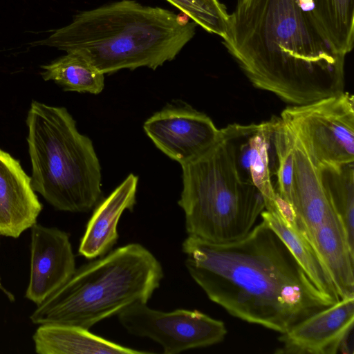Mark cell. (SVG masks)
<instances>
[{
  "mask_svg": "<svg viewBox=\"0 0 354 354\" xmlns=\"http://www.w3.org/2000/svg\"><path fill=\"white\" fill-rule=\"evenodd\" d=\"M138 176L130 174L111 194L98 203L89 219L78 252L92 259L107 254L117 243V227L122 213L136 203Z\"/></svg>",
  "mask_w": 354,
  "mask_h": 354,
  "instance_id": "5bb4252c",
  "label": "cell"
},
{
  "mask_svg": "<svg viewBox=\"0 0 354 354\" xmlns=\"http://www.w3.org/2000/svg\"><path fill=\"white\" fill-rule=\"evenodd\" d=\"M42 205L19 162L0 149V235L18 238L35 223Z\"/></svg>",
  "mask_w": 354,
  "mask_h": 354,
  "instance_id": "4fadbf2b",
  "label": "cell"
},
{
  "mask_svg": "<svg viewBox=\"0 0 354 354\" xmlns=\"http://www.w3.org/2000/svg\"><path fill=\"white\" fill-rule=\"evenodd\" d=\"M313 14L334 50L345 56L354 41V0H308Z\"/></svg>",
  "mask_w": 354,
  "mask_h": 354,
  "instance_id": "d6986e66",
  "label": "cell"
},
{
  "mask_svg": "<svg viewBox=\"0 0 354 354\" xmlns=\"http://www.w3.org/2000/svg\"><path fill=\"white\" fill-rule=\"evenodd\" d=\"M210 33L223 38L229 14L218 0H167Z\"/></svg>",
  "mask_w": 354,
  "mask_h": 354,
  "instance_id": "ffe728a7",
  "label": "cell"
},
{
  "mask_svg": "<svg viewBox=\"0 0 354 354\" xmlns=\"http://www.w3.org/2000/svg\"><path fill=\"white\" fill-rule=\"evenodd\" d=\"M39 354H144L95 335L78 326L41 324L32 337Z\"/></svg>",
  "mask_w": 354,
  "mask_h": 354,
  "instance_id": "2e32d148",
  "label": "cell"
},
{
  "mask_svg": "<svg viewBox=\"0 0 354 354\" xmlns=\"http://www.w3.org/2000/svg\"><path fill=\"white\" fill-rule=\"evenodd\" d=\"M280 118L315 167L354 162V97L348 92L288 106Z\"/></svg>",
  "mask_w": 354,
  "mask_h": 354,
  "instance_id": "52a82bcc",
  "label": "cell"
},
{
  "mask_svg": "<svg viewBox=\"0 0 354 354\" xmlns=\"http://www.w3.org/2000/svg\"><path fill=\"white\" fill-rule=\"evenodd\" d=\"M278 119L272 117L259 124H230L221 129L233 145L240 175L259 189L265 203L278 197L272 183L277 170L274 138Z\"/></svg>",
  "mask_w": 354,
  "mask_h": 354,
  "instance_id": "30bf717a",
  "label": "cell"
},
{
  "mask_svg": "<svg viewBox=\"0 0 354 354\" xmlns=\"http://www.w3.org/2000/svg\"><path fill=\"white\" fill-rule=\"evenodd\" d=\"M354 297L341 299L297 323L279 338L277 353L335 354L347 344L353 327Z\"/></svg>",
  "mask_w": 354,
  "mask_h": 354,
  "instance_id": "8fae6325",
  "label": "cell"
},
{
  "mask_svg": "<svg viewBox=\"0 0 354 354\" xmlns=\"http://www.w3.org/2000/svg\"><path fill=\"white\" fill-rule=\"evenodd\" d=\"M164 277L156 257L129 243L75 269L70 279L30 316L33 324L71 325L89 330L127 308L147 304Z\"/></svg>",
  "mask_w": 354,
  "mask_h": 354,
  "instance_id": "277c9868",
  "label": "cell"
},
{
  "mask_svg": "<svg viewBox=\"0 0 354 354\" xmlns=\"http://www.w3.org/2000/svg\"><path fill=\"white\" fill-rule=\"evenodd\" d=\"M315 169L323 190L354 248V162L322 164Z\"/></svg>",
  "mask_w": 354,
  "mask_h": 354,
  "instance_id": "e0dca14e",
  "label": "cell"
},
{
  "mask_svg": "<svg viewBox=\"0 0 354 354\" xmlns=\"http://www.w3.org/2000/svg\"><path fill=\"white\" fill-rule=\"evenodd\" d=\"M75 269L68 234L35 223L31 227L30 272L26 297L39 305L64 285Z\"/></svg>",
  "mask_w": 354,
  "mask_h": 354,
  "instance_id": "7c38bea8",
  "label": "cell"
},
{
  "mask_svg": "<svg viewBox=\"0 0 354 354\" xmlns=\"http://www.w3.org/2000/svg\"><path fill=\"white\" fill-rule=\"evenodd\" d=\"M182 251L187 272L212 301L234 317L281 334L337 302L315 285L263 220L232 242L188 235Z\"/></svg>",
  "mask_w": 354,
  "mask_h": 354,
  "instance_id": "6da1fadb",
  "label": "cell"
},
{
  "mask_svg": "<svg viewBox=\"0 0 354 354\" xmlns=\"http://www.w3.org/2000/svg\"><path fill=\"white\" fill-rule=\"evenodd\" d=\"M1 236V235H0ZM0 290L6 295V297L8 298V299L11 301H15V297L14 295L10 292H9L8 290H7L2 285L1 283V277H0Z\"/></svg>",
  "mask_w": 354,
  "mask_h": 354,
  "instance_id": "44dd1931",
  "label": "cell"
},
{
  "mask_svg": "<svg viewBox=\"0 0 354 354\" xmlns=\"http://www.w3.org/2000/svg\"><path fill=\"white\" fill-rule=\"evenodd\" d=\"M41 66V75L46 81L53 80L64 91L99 94L104 87V74L82 55L73 52Z\"/></svg>",
  "mask_w": 354,
  "mask_h": 354,
  "instance_id": "ac0fdd59",
  "label": "cell"
},
{
  "mask_svg": "<svg viewBox=\"0 0 354 354\" xmlns=\"http://www.w3.org/2000/svg\"><path fill=\"white\" fill-rule=\"evenodd\" d=\"M261 216L285 243L315 285L324 293L339 301L336 286L327 268L295 223L285 216L278 198L265 204V210Z\"/></svg>",
  "mask_w": 354,
  "mask_h": 354,
  "instance_id": "9a60e30c",
  "label": "cell"
},
{
  "mask_svg": "<svg viewBox=\"0 0 354 354\" xmlns=\"http://www.w3.org/2000/svg\"><path fill=\"white\" fill-rule=\"evenodd\" d=\"M28 151L35 192L58 210L88 212L102 197L101 167L91 140L64 107L32 101Z\"/></svg>",
  "mask_w": 354,
  "mask_h": 354,
  "instance_id": "5b68a950",
  "label": "cell"
},
{
  "mask_svg": "<svg viewBox=\"0 0 354 354\" xmlns=\"http://www.w3.org/2000/svg\"><path fill=\"white\" fill-rule=\"evenodd\" d=\"M183 190L178 201L188 235L224 243L242 239L265 210L259 189L240 175L232 142L221 129L218 140L181 165Z\"/></svg>",
  "mask_w": 354,
  "mask_h": 354,
  "instance_id": "8992f818",
  "label": "cell"
},
{
  "mask_svg": "<svg viewBox=\"0 0 354 354\" xmlns=\"http://www.w3.org/2000/svg\"><path fill=\"white\" fill-rule=\"evenodd\" d=\"M117 315L128 333L152 339L165 354L210 346L223 342L227 334L223 321L198 310L163 312L138 303Z\"/></svg>",
  "mask_w": 354,
  "mask_h": 354,
  "instance_id": "ba28073f",
  "label": "cell"
},
{
  "mask_svg": "<svg viewBox=\"0 0 354 354\" xmlns=\"http://www.w3.org/2000/svg\"><path fill=\"white\" fill-rule=\"evenodd\" d=\"M196 24L160 7L122 0L77 15L39 45L76 52L103 74L174 59L192 39Z\"/></svg>",
  "mask_w": 354,
  "mask_h": 354,
  "instance_id": "3957f363",
  "label": "cell"
},
{
  "mask_svg": "<svg viewBox=\"0 0 354 354\" xmlns=\"http://www.w3.org/2000/svg\"><path fill=\"white\" fill-rule=\"evenodd\" d=\"M223 42L254 86L291 105L344 91L336 53L308 0H238Z\"/></svg>",
  "mask_w": 354,
  "mask_h": 354,
  "instance_id": "7a4b0ae2",
  "label": "cell"
},
{
  "mask_svg": "<svg viewBox=\"0 0 354 354\" xmlns=\"http://www.w3.org/2000/svg\"><path fill=\"white\" fill-rule=\"evenodd\" d=\"M143 129L158 149L180 165L203 155L221 136L209 116L181 101L156 112Z\"/></svg>",
  "mask_w": 354,
  "mask_h": 354,
  "instance_id": "9c48e42d",
  "label": "cell"
}]
</instances>
